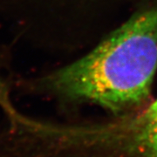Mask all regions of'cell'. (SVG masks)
I'll return each mask as SVG.
<instances>
[{
	"label": "cell",
	"mask_w": 157,
	"mask_h": 157,
	"mask_svg": "<svg viewBox=\"0 0 157 157\" xmlns=\"http://www.w3.org/2000/svg\"><path fill=\"white\" fill-rule=\"evenodd\" d=\"M157 73V6L136 12L86 55L24 82L25 91L88 102L117 116L146 106Z\"/></svg>",
	"instance_id": "cell-1"
},
{
	"label": "cell",
	"mask_w": 157,
	"mask_h": 157,
	"mask_svg": "<svg viewBox=\"0 0 157 157\" xmlns=\"http://www.w3.org/2000/svg\"><path fill=\"white\" fill-rule=\"evenodd\" d=\"M87 142L101 157H157V121L130 125L117 118L94 124Z\"/></svg>",
	"instance_id": "cell-2"
}]
</instances>
